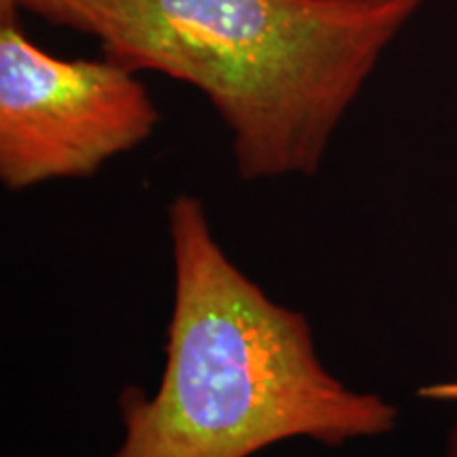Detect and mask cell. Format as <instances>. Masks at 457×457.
<instances>
[{
    "instance_id": "cell-3",
    "label": "cell",
    "mask_w": 457,
    "mask_h": 457,
    "mask_svg": "<svg viewBox=\"0 0 457 457\" xmlns=\"http://www.w3.org/2000/svg\"><path fill=\"white\" fill-rule=\"evenodd\" d=\"M21 11L0 0V180L9 191L87 179L162 121L136 71L114 60H60L37 47Z\"/></svg>"
},
{
    "instance_id": "cell-5",
    "label": "cell",
    "mask_w": 457,
    "mask_h": 457,
    "mask_svg": "<svg viewBox=\"0 0 457 457\" xmlns=\"http://www.w3.org/2000/svg\"><path fill=\"white\" fill-rule=\"evenodd\" d=\"M445 457H457V426L449 432L447 447H445Z\"/></svg>"
},
{
    "instance_id": "cell-4",
    "label": "cell",
    "mask_w": 457,
    "mask_h": 457,
    "mask_svg": "<svg viewBox=\"0 0 457 457\" xmlns=\"http://www.w3.org/2000/svg\"><path fill=\"white\" fill-rule=\"evenodd\" d=\"M421 396H430L434 400H457V384H443L428 387L421 392Z\"/></svg>"
},
{
    "instance_id": "cell-2",
    "label": "cell",
    "mask_w": 457,
    "mask_h": 457,
    "mask_svg": "<svg viewBox=\"0 0 457 457\" xmlns=\"http://www.w3.org/2000/svg\"><path fill=\"white\" fill-rule=\"evenodd\" d=\"M174 305L153 396H119L123 438L111 457H253L310 438L327 447L384 436L398 409L341 384L307 318L279 305L225 254L202 199L168 208Z\"/></svg>"
},
{
    "instance_id": "cell-1",
    "label": "cell",
    "mask_w": 457,
    "mask_h": 457,
    "mask_svg": "<svg viewBox=\"0 0 457 457\" xmlns=\"http://www.w3.org/2000/svg\"><path fill=\"white\" fill-rule=\"evenodd\" d=\"M104 57L202 91L244 180L313 176L377 62L426 0H11Z\"/></svg>"
}]
</instances>
